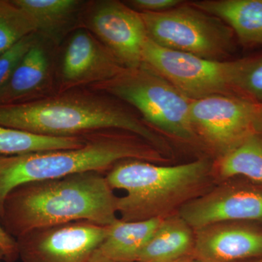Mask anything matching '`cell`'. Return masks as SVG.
I'll return each instance as SVG.
<instances>
[{
	"label": "cell",
	"instance_id": "obj_1",
	"mask_svg": "<svg viewBox=\"0 0 262 262\" xmlns=\"http://www.w3.org/2000/svg\"><path fill=\"white\" fill-rule=\"evenodd\" d=\"M0 125L57 137L125 131L144 139L165 156L172 152L167 141L144 120L108 95L93 89L70 90L26 102L0 105Z\"/></svg>",
	"mask_w": 262,
	"mask_h": 262
},
{
	"label": "cell",
	"instance_id": "obj_2",
	"mask_svg": "<svg viewBox=\"0 0 262 262\" xmlns=\"http://www.w3.org/2000/svg\"><path fill=\"white\" fill-rule=\"evenodd\" d=\"M118 196L99 172L27 183L7 195L0 224L15 239L34 229L78 221L113 225Z\"/></svg>",
	"mask_w": 262,
	"mask_h": 262
},
{
	"label": "cell",
	"instance_id": "obj_3",
	"mask_svg": "<svg viewBox=\"0 0 262 262\" xmlns=\"http://www.w3.org/2000/svg\"><path fill=\"white\" fill-rule=\"evenodd\" d=\"M127 159L150 163L165 160L144 139L116 130L86 134L83 145L75 149L0 156V217L5 198L18 186L86 172L105 174L118 162Z\"/></svg>",
	"mask_w": 262,
	"mask_h": 262
},
{
	"label": "cell",
	"instance_id": "obj_4",
	"mask_svg": "<svg viewBox=\"0 0 262 262\" xmlns=\"http://www.w3.org/2000/svg\"><path fill=\"white\" fill-rule=\"evenodd\" d=\"M113 189L126 194L117 199L120 220L137 222L175 214L188 202L213 187V163L208 158L173 166L127 159L105 173Z\"/></svg>",
	"mask_w": 262,
	"mask_h": 262
},
{
	"label": "cell",
	"instance_id": "obj_5",
	"mask_svg": "<svg viewBox=\"0 0 262 262\" xmlns=\"http://www.w3.org/2000/svg\"><path fill=\"white\" fill-rule=\"evenodd\" d=\"M90 89L134 106L155 130L182 142L200 144L189 118L192 100L145 63L125 69L112 80Z\"/></svg>",
	"mask_w": 262,
	"mask_h": 262
},
{
	"label": "cell",
	"instance_id": "obj_6",
	"mask_svg": "<svg viewBox=\"0 0 262 262\" xmlns=\"http://www.w3.org/2000/svg\"><path fill=\"white\" fill-rule=\"evenodd\" d=\"M140 15L148 37L160 47L212 61H225L234 51L230 27L191 3Z\"/></svg>",
	"mask_w": 262,
	"mask_h": 262
},
{
	"label": "cell",
	"instance_id": "obj_7",
	"mask_svg": "<svg viewBox=\"0 0 262 262\" xmlns=\"http://www.w3.org/2000/svg\"><path fill=\"white\" fill-rule=\"evenodd\" d=\"M144 63L190 100L213 95H235L241 72L249 59L212 61L160 47L146 39Z\"/></svg>",
	"mask_w": 262,
	"mask_h": 262
},
{
	"label": "cell",
	"instance_id": "obj_8",
	"mask_svg": "<svg viewBox=\"0 0 262 262\" xmlns=\"http://www.w3.org/2000/svg\"><path fill=\"white\" fill-rule=\"evenodd\" d=\"M258 103L236 95H213L192 100L189 118L200 144L217 159L252 134Z\"/></svg>",
	"mask_w": 262,
	"mask_h": 262
},
{
	"label": "cell",
	"instance_id": "obj_9",
	"mask_svg": "<svg viewBox=\"0 0 262 262\" xmlns=\"http://www.w3.org/2000/svg\"><path fill=\"white\" fill-rule=\"evenodd\" d=\"M177 213L194 231L222 222L262 221V184L241 177L222 181Z\"/></svg>",
	"mask_w": 262,
	"mask_h": 262
},
{
	"label": "cell",
	"instance_id": "obj_10",
	"mask_svg": "<svg viewBox=\"0 0 262 262\" xmlns=\"http://www.w3.org/2000/svg\"><path fill=\"white\" fill-rule=\"evenodd\" d=\"M108 226L78 221L34 229L16 238L22 262H89Z\"/></svg>",
	"mask_w": 262,
	"mask_h": 262
},
{
	"label": "cell",
	"instance_id": "obj_11",
	"mask_svg": "<svg viewBox=\"0 0 262 262\" xmlns=\"http://www.w3.org/2000/svg\"><path fill=\"white\" fill-rule=\"evenodd\" d=\"M89 9L88 27L119 63L125 69L144 64L148 35L140 13L117 0L97 2Z\"/></svg>",
	"mask_w": 262,
	"mask_h": 262
},
{
	"label": "cell",
	"instance_id": "obj_12",
	"mask_svg": "<svg viewBox=\"0 0 262 262\" xmlns=\"http://www.w3.org/2000/svg\"><path fill=\"white\" fill-rule=\"evenodd\" d=\"M125 69L92 33L78 29L63 53L58 93L106 82Z\"/></svg>",
	"mask_w": 262,
	"mask_h": 262
},
{
	"label": "cell",
	"instance_id": "obj_13",
	"mask_svg": "<svg viewBox=\"0 0 262 262\" xmlns=\"http://www.w3.org/2000/svg\"><path fill=\"white\" fill-rule=\"evenodd\" d=\"M192 256L201 262H245L262 257V229L222 222L194 231Z\"/></svg>",
	"mask_w": 262,
	"mask_h": 262
},
{
	"label": "cell",
	"instance_id": "obj_14",
	"mask_svg": "<svg viewBox=\"0 0 262 262\" xmlns=\"http://www.w3.org/2000/svg\"><path fill=\"white\" fill-rule=\"evenodd\" d=\"M50 74L49 56L37 39L0 89V105L39 98L49 83Z\"/></svg>",
	"mask_w": 262,
	"mask_h": 262
},
{
	"label": "cell",
	"instance_id": "obj_15",
	"mask_svg": "<svg viewBox=\"0 0 262 262\" xmlns=\"http://www.w3.org/2000/svg\"><path fill=\"white\" fill-rule=\"evenodd\" d=\"M191 4L225 22L243 44H262V0H203Z\"/></svg>",
	"mask_w": 262,
	"mask_h": 262
},
{
	"label": "cell",
	"instance_id": "obj_16",
	"mask_svg": "<svg viewBox=\"0 0 262 262\" xmlns=\"http://www.w3.org/2000/svg\"><path fill=\"white\" fill-rule=\"evenodd\" d=\"M194 231L178 214L162 220L137 262H177L192 256Z\"/></svg>",
	"mask_w": 262,
	"mask_h": 262
},
{
	"label": "cell",
	"instance_id": "obj_17",
	"mask_svg": "<svg viewBox=\"0 0 262 262\" xmlns=\"http://www.w3.org/2000/svg\"><path fill=\"white\" fill-rule=\"evenodd\" d=\"M163 219L125 222L118 219L108 226V233L98 249L118 262H137Z\"/></svg>",
	"mask_w": 262,
	"mask_h": 262
},
{
	"label": "cell",
	"instance_id": "obj_18",
	"mask_svg": "<svg viewBox=\"0 0 262 262\" xmlns=\"http://www.w3.org/2000/svg\"><path fill=\"white\" fill-rule=\"evenodd\" d=\"M12 3L32 19L37 32L56 41L75 20L84 5L80 0H12Z\"/></svg>",
	"mask_w": 262,
	"mask_h": 262
},
{
	"label": "cell",
	"instance_id": "obj_19",
	"mask_svg": "<svg viewBox=\"0 0 262 262\" xmlns=\"http://www.w3.org/2000/svg\"><path fill=\"white\" fill-rule=\"evenodd\" d=\"M222 181L241 177L262 184V135L248 136L237 147L213 163V177Z\"/></svg>",
	"mask_w": 262,
	"mask_h": 262
},
{
	"label": "cell",
	"instance_id": "obj_20",
	"mask_svg": "<svg viewBox=\"0 0 262 262\" xmlns=\"http://www.w3.org/2000/svg\"><path fill=\"white\" fill-rule=\"evenodd\" d=\"M86 134L72 137L39 135L0 125V156L75 149L85 142Z\"/></svg>",
	"mask_w": 262,
	"mask_h": 262
},
{
	"label": "cell",
	"instance_id": "obj_21",
	"mask_svg": "<svg viewBox=\"0 0 262 262\" xmlns=\"http://www.w3.org/2000/svg\"><path fill=\"white\" fill-rule=\"evenodd\" d=\"M35 33L37 27L28 15L12 1L0 0V55Z\"/></svg>",
	"mask_w": 262,
	"mask_h": 262
},
{
	"label": "cell",
	"instance_id": "obj_22",
	"mask_svg": "<svg viewBox=\"0 0 262 262\" xmlns=\"http://www.w3.org/2000/svg\"><path fill=\"white\" fill-rule=\"evenodd\" d=\"M236 90L245 98L262 103V58L249 59L237 80Z\"/></svg>",
	"mask_w": 262,
	"mask_h": 262
},
{
	"label": "cell",
	"instance_id": "obj_23",
	"mask_svg": "<svg viewBox=\"0 0 262 262\" xmlns=\"http://www.w3.org/2000/svg\"><path fill=\"white\" fill-rule=\"evenodd\" d=\"M37 33L30 34L0 55V89L8 80L17 66L37 41Z\"/></svg>",
	"mask_w": 262,
	"mask_h": 262
},
{
	"label": "cell",
	"instance_id": "obj_24",
	"mask_svg": "<svg viewBox=\"0 0 262 262\" xmlns=\"http://www.w3.org/2000/svg\"><path fill=\"white\" fill-rule=\"evenodd\" d=\"M184 3L181 0H131L127 5L140 13H163Z\"/></svg>",
	"mask_w": 262,
	"mask_h": 262
},
{
	"label": "cell",
	"instance_id": "obj_25",
	"mask_svg": "<svg viewBox=\"0 0 262 262\" xmlns=\"http://www.w3.org/2000/svg\"><path fill=\"white\" fill-rule=\"evenodd\" d=\"M0 248L4 253V261L15 262L18 259V252L16 239L10 236L0 224Z\"/></svg>",
	"mask_w": 262,
	"mask_h": 262
},
{
	"label": "cell",
	"instance_id": "obj_26",
	"mask_svg": "<svg viewBox=\"0 0 262 262\" xmlns=\"http://www.w3.org/2000/svg\"><path fill=\"white\" fill-rule=\"evenodd\" d=\"M255 134L262 135V103H258L257 111L254 120Z\"/></svg>",
	"mask_w": 262,
	"mask_h": 262
},
{
	"label": "cell",
	"instance_id": "obj_27",
	"mask_svg": "<svg viewBox=\"0 0 262 262\" xmlns=\"http://www.w3.org/2000/svg\"><path fill=\"white\" fill-rule=\"evenodd\" d=\"M89 262H118L116 261H114V260L111 259V258L107 257V256H105L104 254L99 249L96 250L94 251V253H93L92 256H91V258Z\"/></svg>",
	"mask_w": 262,
	"mask_h": 262
},
{
	"label": "cell",
	"instance_id": "obj_28",
	"mask_svg": "<svg viewBox=\"0 0 262 262\" xmlns=\"http://www.w3.org/2000/svg\"><path fill=\"white\" fill-rule=\"evenodd\" d=\"M186 262H201L200 261H198V260L195 259V258H194L192 257V256H189V257H187V261Z\"/></svg>",
	"mask_w": 262,
	"mask_h": 262
},
{
	"label": "cell",
	"instance_id": "obj_29",
	"mask_svg": "<svg viewBox=\"0 0 262 262\" xmlns=\"http://www.w3.org/2000/svg\"><path fill=\"white\" fill-rule=\"evenodd\" d=\"M4 261V253H3V250L0 248V262Z\"/></svg>",
	"mask_w": 262,
	"mask_h": 262
},
{
	"label": "cell",
	"instance_id": "obj_30",
	"mask_svg": "<svg viewBox=\"0 0 262 262\" xmlns=\"http://www.w3.org/2000/svg\"><path fill=\"white\" fill-rule=\"evenodd\" d=\"M245 262H262V257L256 258V259L250 260V261Z\"/></svg>",
	"mask_w": 262,
	"mask_h": 262
},
{
	"label": "cell",
	"instance_id": "obj_31",
	"mask_svg": "<svg viewBox=\"0 0 262 262\" xmlns=\"http://www.w3.org/2000/svg\"><path fill=\"white\" fill-rule=\"evenodd\" d=\"M188 257H189V256H188ZM187 257L182 258V259L179 260V261H177V262H186V261H187Z\"/></svg>",
	"mask_w": 262,
	"mask_h": 262
}]
</instances>
